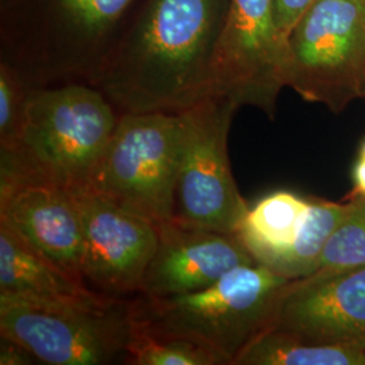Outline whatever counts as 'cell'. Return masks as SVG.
<instances>
[{
    "label": "cell",
    "instance_id": "obj_1",
    "mask_svg": "<svg viewBox=\"0 0 365 365\" xmlns=\"http://www.w3.org/2000/svg\"><path fill=\"white\" fill-rule=\"evenodd\" d=\"M227 0H138L95 87L122 113H182L214 96Z\"/></svg>",
    "mask_w": 365,
    "mask_h": 365
},
{
    "label": "cell",
    "instance_id": "obj_2",
    "mask_svg": "<svg viewBox=\"0 0 365 365\" xmlns=\"http://www.w3.org/2000/svg\"><path fill=\"white\" fill-rule=\"evenodd\" d=\"M138 0H0V63L30 88L95 86Z\"/></svg>",
    "mask_w": 365,
    "mask_h": 365
},
{
    "label": "cell",
    "instance_id": "obj_3",
    "mask_svg": "<svg viewBox=\"0 0 365 365\" xmlns=\"http://www.w3.org/2000/svg\"><path fill=\"white\" fill-rule=\"evenodd\" d=\"M292 280L260 264L242 265L194 292L133 299L138 324L158 333L192 341L218 354L225 365L264 333L277 327Z\"/></svg>",
    "mask_w": 365,
    "mask_h": 365
},
{
    "label": "cell",
    "instance_id": "obj_4",
    "mask_svg": "<svg viewBox=\"0 0 365 365\" xmlns=\"http://www.w3.org/2000/svg\"><path fill=\"white\" fill-rule=\"evenodd\" d=\"M133 299L88 291L66 297L0 295V334L51 365L128 364Z\"/></svg>",
    "mask_w": 365,
    "mask_h": 365
},
{
    "label": "cell",
    "instance_id": "obj_5",
    "mask_svg": "<svg viewBox=\"0 0 365 365\" xmlns=\"http://www.w3.org/2000/svg\"><path fill=\"white\" fill-rule=\"evenodd\" d=\"M120 113L103 92L72 81L30 88L18 140L0 155L66 188L88 185Z\"/></svg>",
    "mask_w": 365,
    "mask_h": 365
},
{
    "label": "cell",
    "instance_id": "obj_6",
    "mask_svg": "<svg viewBox=\"0 0 365 365\" xmlns=\"http://www.w3.org/2000/svg\"><path fill=\"white\" fill-rule=\"evenodd\" d=\"M182 113H122L88 187L158 226L172 221Z\"/></svg>",
    "mask_w": 365,
    "mask_h": 365
},
{
    "label": "cell",
    "instance_id": "obj_7",
    "mask_svg": "<svg viewBox=\"0 0 365 365\" xmlns=\"http://www.w3.org/2000/svg\"><path fill=\"white\" fill-rule=\"evenodd\" d=\"M287 87L336 114L364 99V0H315L288 37Z\"/></svg>",
    "mask_w": 365,
    "mask_h": 365
},
{
    "label": "cell",
    "instance_id": "obj_8",
    "mask_svg": "<svg viewBox=\"0 0 365 365\" xmlns=\"http://www.w3.org/2000/svg\"><path fill=\"white\" fill-rule=\"evenodd\" d=\"M238 107L210 96L182 111L184 140L172 221L237 235L249 210L230 167L227 138Z\"/></svg>",
    "mask_w": 365,
    "mask_h": 365
},
{
    "label": "cell",
    "instance_id": "obj_9",
    "mask_svg": "<svg viewBox=\"0 0 365 365\" xmlns=\"http://www.w3.org/2000/svg\"><path fill=\"white\" fill-rule=\"evenodd\" d=\"M287 73L288 42L276 27L274 0H227L214 58V96L274 119Z\"/></svg>",
    "mask_w": 365,
    "mask_h": 365
},
{
    "label": "cell",
    "instance_id": "obj_10",
    "mask_svg": "<svg viewBox=\"0 0 365 365\" xmlns=\"http://www.w3.org/2000/svg\"><path fill=\"white\" fill-rule=\"evenodd\" d=\"M83 225L81 277L92 291L126 298L143 291L157 226L83 185L69 188Z\"/></svg>",
    "mask_w": 365,
    "mask_h": 365
},
{
    "label": "cell",
    "instance_id": "obj_11",
    "mask_svg": "<svg viewBox=\"0 0 365 365\" xmlns=\"http://www.w3.org/2000/svg\"><path fill=\"white\" fill-rule=\"evenodd\" d=\"M0 222L83 282V225L69 188L0 155Z\"/></svg>",
    "mask_w": 365,
    "mask_h": 365
},
{
    "label": "cell",
    "instance_id": "obj_12",
    "mask_svg": "<svg viewBox=\"0 0 365 365\" xmlns=\"http://www.w3.org/2000/svg\"><path fill=\"white\" fill-rule=\"evenodd\" d=\"M274 329L306 342L365 351V267L292 280Z\"/></svg>",
    "mask_w": 365,
    "mask_h": 365
},
{
    "label": "cell",
    "instance_id": "obj_13",
    "mask_svg": "<svg viewBox=\"0 0 365 365\" xmlns=\"http://www.w3.org/2000/svg\"><path fill=\"white\" fill-rule=\"evenodd\" d=\"M256 264L237 235L168 221L157 226V247L141 294L165 298L209 287L232 269Z\"/></svg>",
    "mask_w": 365,
    "mask_h": 365
},
{
    "label": "cell",
    "instance_id": "obj_14",
    "mask_svg": "<svg viewBox=\"0 0 365 365\" xmlns=\"http://www.w3.org/2000/svg\"><path fill=\"white\" fill-rule=\"evenodd\" d=\"M92 291L0 222V295L66 297Z\"/></svg>",
    "mask_w": 365,
    "mask_h": 365
},
{
    "label": "cell",
    "instance_id": "obj_15",
    "mask_svg": "<svg viewBox=\"0 0 365 365\" xmlns=\"http://www.w3.org/2000/svg\"><path fill=\"white\" fill-rule=\"evenodd\" d=\"M310 196L277 191L249 207L237 235L257 264L287 249L310 209Z\"/></svg>",
    "mask_w": 365,
    "mask_h": 365
},
{
    "label": "cell",
    "instance_id": "obj_16",
    "mask_svg": "<svg viewBox=\"0 0 365 365\" xmlns=\"http://www.w3.org/2000/svg\"><path fill=\"white\" fill-rule=\"evenodd\" d=\"M310 209L295 241L287 249L262 261L260 265L289 280L307 277L317 269L329 238L352 209V197L331 202L310 196Z\"/></svg>",
    "mask_w": 365,
    "mask_h": 365
},
{
    "label": "cell",
    "instance_id": "obj_17",
    "mask_svg": "<svg viewBox=\"0 0 365 365\" xmlns=\"http://www.w3.org/2000/svg\"><path fill=\"white\" fill-rule=\"evenodd\" d=\"M235 365H365V351L306 342L272 329L253 341Z\"/></svg>",
    "mask_w": 365,
    "mask_h": 365
},
{
    "label": "cell",
    "instance_id": "obj_18",
    "mask_svg": "<svg viewBox=\"0 0 365 365\" xmlns=\"http://www.w3.org/2000/svg\"><path fill=\"white\" fill-rule=\"evenodd\" d=\"M128 364L225 365V363L218 354L192 341L150 330L134 318Z\"/></svg>",
    "mask_w": 365,
    "mask_h": 365
},
{
    "label": "cell",
    "instance_id": "obj_19",
    "mask_svg": "<svg viewBox=\"0 0 365 365\" xmlns=\"http://www.w3.org/2000/svg\"><path fill=\"white\" fill-rule=\"evenodd\" d=\"M349 197L352 209L329 238L312 274L365 267V197Z\"/></svg>",
    "mask_w": 365,
    "mask_h": 365
},
{
    "label": "cell",
    "instance_id": "obj_20",
    "mask_svg": "<svg viewBox=\"0 0 365 365\" xmlns=\"http://www.w3.org/2000/svg\"><path fill=\"white\" fill-rule=\"evenodd\" d=\"M30 87L13 69L0 63V148L15 144L22 129Z\"/></svg>",
    "mask_w": 365,
    "mask_h": 365
},
{
    "label": "cell",
    "instance_id": "obj_21",
    "mask_svg": "<svg viewBox=\"0 0 365 365\" xmlns=\"http://www.w3.org/2000/svg\"><path fill=\"white\" fill-rule=\"evenodd\" d=\"M315 0H274L276 27L282 38L288 42L294 27L299 24L304 14L310 10Z\"/></svg>",
    "mask_w": 365,
    "mask_h": 365
},
{
    "label": "cell",
    "instance_id": "obj_22",
    "mask_svg": "<svg viewBox=\"0 0 365 365\" xmlns=\"http://www.w3.org/2000/svg\"><path fill=\"white\" fill-rule=\"evenodd\" d=\"M36 357L27 352L24 346L16 344L15 341L1 337L0 344V364L1 365H26L33 364Z\"/></svg>",
    "mask_w": 365,
    "mask_h": 365
},
{
    "label": "cell",
    "instance_id": "obj_23",
    "mask_svg": "<svg viewBox=\"0 0 365 365\" xmlns=\"http://www.w3.org/2000/svg\"><path fill=\"white\" fill-rule=\"evenodd\" d=\"M352 196L365 197V158L359 157L353 167Z\"/></svg>",
    "mask_w": 365,
    "mask_h": 365
},
{
    "label": "cell",
    "instance_id": "obj_24",
    "mask_svg": "<svg viewBox=\"0 0 365 365\" xmlns=\"http://www.w3.org/2000/svg\"><path fill=\"white\" fill-rule=\"evenodd\" d=\"M359 157H361V158H365V141L361 145V149H360V153H359Z\"/></svg>",
    "mask_w": 365,
    "mask_h": 365
},
{
    "label": "cell",
    "instance_id": "obj_25",
    "mask_svg": "<svg viewBox=\"0 0 365 365\" xmlns=\"http://www.w3.org/2000/svg\"><path fill=\"white\" fill-rule=\"evenodd\" d=\"M364 1H365V0H364Z\"/></svg>",
    "mask_w": 365,
    "mask_h": 365
}]
</instances>
